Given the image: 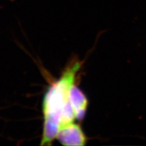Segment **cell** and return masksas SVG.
<instances>
[{
  "mask_svg": "<svg viewBox=\"0 0 146 146\" xmlns=\"http://www.w3.org/2000/svg\"><path fill=\"white\" fill-rule=\"evenodd\" d=\"M81 62L74 60L67 66L58 81L49 87L43 100V129L41 145H48L56 139L62 126L73 123L75 115L70 101V91L75 84Z\"/></svg>",
  "mask_w": 146,
  "mask_h": 146,
  "instance_id": "cell-1",
  "label": "cell"
},
{
  "mask_svg": "<svg viewBox=\"0 0 146 146\" xmlns=\"http://www.w3.org/2000/svg\"><path fill=\"white\" fill-rule=\"evenodd\" d=\"M56 139L64 145H84L87 137L80 125L73 123L62 126L58 131Z\"/></svg>",
  "mask_w": 146,
  "mask_h": 146,
  "instance_id": "cell-2",
  "label": "cell"
},
{
  "mask_svg": "<svg viewBox=\"0 0 146 146\" xmlns=\"http://www.w3.org/2000/svg\"><path fill=\"white\" fill-rule=\"evenodd\" d=\"M70 101L76 119L78 120H83L86 113L88 101L85 94L75 85V84L73 85L70 89Z\"/></svg>",
  "mask_w": 146,
  "mask_h": 146,
  "instance_id": "cell-3",
  "label": "cell"
}]
</instances>
